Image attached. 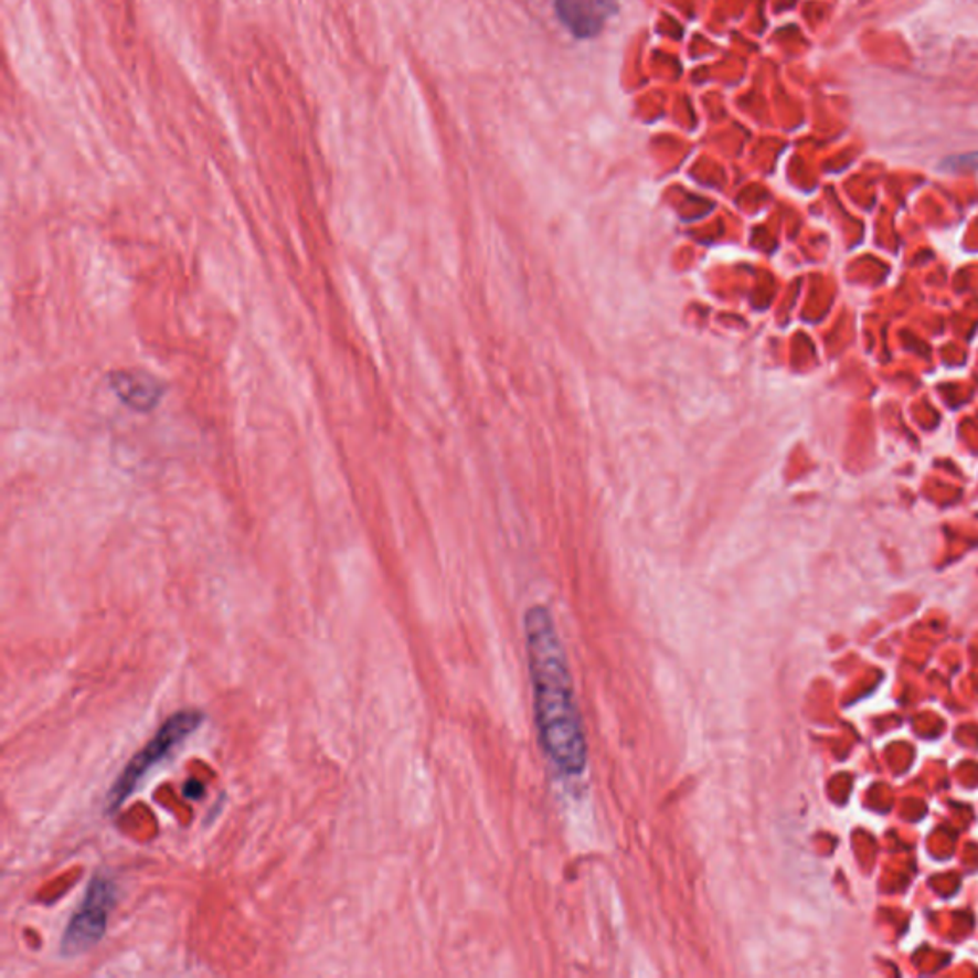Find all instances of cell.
Returning a JSON list of instances; mask_svg holds the SVG:
<instances>
[{"label": "cell", "instance_id": "8992f818", "mask_svg": "<svg viewBox=\"0 0 978 978\" xmlns=\"http://www.w3.org/2000/svg\"><path fill=\"white\" fill-rule=\"evenodd\" d=\"M205 795V786L199 780H188L184 784V797L190 801H198Z\"/></svg>", "mask_w": 978, "mask_h": 978}, {"label": "cell", "instance_id": "3957f363", "mask_svg": "<svg viewBox=\"0 0 978 978\" xmlns=\"http://www.w3.org/2000/svg\"><path fill=\"white\" fill-rule=\"evenodd\" d=\"M115 883L104 873L93 878L81 904L62 938V954L81 956L94 948L106 933L109 914L115 906Z\"/></svg>", "mask_w": 978, "mask_h": 978}, {"label": "cell", "instance_id": "277c9868", "mask_svg": "<svg viewBox=\"0 0 978 978\" xmlns=\"http://www.w3.org/2000/svg\"><path fill=\"white\" fill-rule=\"evenodd\" d=\"M554 10L572 35L593 39L617 12L616 0H554Z\"/></svg>", "mask_w": 978, "mask_h": 978}, {"label": "cell", "instance_id": "5b68a950", "mask_svg": "<svg viewBox=\"0 0 978 978\" xmlns=\"http://www.w3.org/2000/svg\"><path fill=\"white\" fill-rule=\"evenodd\" d=\"M114 389L125 404L140 412L156 407L157 400L161 397V389L153 379L146 375L119 373L114 379Z\"/></svg>", "mask_w": 978, "mask_h": 978}, {"label": "cell", "instance_id": "6da1fadb", "mask_svg": "<svg viewBox=\"0 0 978 978\" xmlns=\"http://www.w3.org/2000/svg\"><path fill=\"white\" fill-rule=\"evenodd\" d=\"M525 652L541 747L559 773L580 776L587 765V740L566 653L553 616L543 606L525 614Z\"/></svg>", "mask_w": 978, "mask_h": 978}, {"label": "cell", "instance_id": "7a4b0ae2", "mask_svg": "<svg viewBox=\"0 0 978 978\" xmlns=\"http://www.w3.org/2000/svg\"><path fill=\"white\" fill-rule=\"evenodd\" d=\"M201 723H203V713L201 711H178L174 715L169 716L164 721L163 726L157 731L156 736L151 737L148 744L143 745L142 752L136 753L135 757L130 758L127 768L123 770L114 787L109 789V794H107V810L115 812L117 808L121 807L123 802L127 801L128 797L135 794V789L143 780V776L153 766L159 765L163 758L169 757L177 750L178 745L192 736L193 732L201 726Z\"/></svg>", "mask_w": 978, "mask_h": 978}]
</instances>
